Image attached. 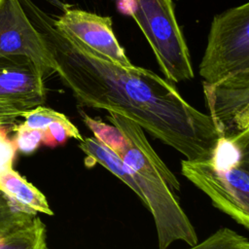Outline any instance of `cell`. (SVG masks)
Wrapping results in <instances>:
<instances>
[{
	"instance_id": "cell-1",
	"label": "cell",
	"mask_w": 249,
	"mask_h": 249,
	"mask_svg": "<svg viewBox=\"0 0 249 249\" xmlns=\"http://www.w3.org/2000/svg\"><path fill=\"white\" fill-rule=\"evenodd\" d=\"M19 2L42 34L54 72L79 106L121 115L186 160L210 158L219 138L211 118L188 103L170 82L151 70L112 62L57 28L32 0Z\"/></svg>"
},
{
	"instance_id": "cell-2",
	"label": "cell",
	"mask_w": 249,
	"mask_h": 249,
	"mask_svg": "<svg viewBox=\"0 0 249 249\" xmlns=\"http://www.w3.org/2000/svg\"><path fill=\"white\" fill-rule=\"evenodd\" d=\"M107 120L128 140L127 146L119 156L128 168L145 206L153 216L159 249H167L175 241L196 245L198 238L195 227L174 195V192H180L181 185L152 148L144 130L116 113H110Z\"/></svg>"
},
{
	"instance_id": "cell-3",
	"label": "cell",
	"mask_w": 249,
	"mask_h": 249,
	"mask_svg": "<svg viewBox=\"0 0 249 249\" xmlns=\"http://www.w3.org/2000/svg\"><path fill=\"white\" fill-rule=\"evenodd\" d=\"M118 8L140 27L168 81L179 83L194 78L189 50L176 20L172 0H118Z\"/></svg>"
},
{
	"instance_id": "cell-4",
	"label": "cell",
	"mask_w": 249,
	"mask_h": 249,
	"mask_svg": "<svg viewBox=\"0 0 249 249\" xmlns=\"http://www.w3.org/2000/svg\"><path fill=\"white\" fill-rule=\"evenodd\" d=\"M245 70H249L248 3L214 17L199 75L212 84Z\"/></svg>"
},
{
	"instance_id": "cell-5",
	"label": "cell",
	"mask_w": 249,
	"mask_h": 249,
	"mask_svg": "<svg viewBox=\"0 0 249 249\" xmlns=\"http://www.w3.org/2000/svg\"><path fill=\"white\" fill-rule=\"evenodd\" d=\"M181 172L213 206L249 230V159L226 170L214 168L207 160H183Z\"/></svg>"
},
{
	"instance_id": "cell-6",
	"label": "cell",
	"mask_w": 249,
	"mask_h": 249,
	"mask_svg": "<svg viewBox=\"0 0 249 249\" xmlns=\"http://www.w3.org/2000/svg\"><path fill=\"white\" fill-rule=\"evenodd\" d=\"M208 116L220 136L249 133V70L218 82H202Z\"/></svg>"
},
{
	"instance_id": "cell-7",
	"label": "cell",
	"mask_w": 249,
	"mask_h": 249,
	"mask_svg": "<svg viewBox=\"0 0 249 249\" xmlns=\"http://www.w3.org/2000/svg\"><path fill=\"white\" fill-rule=\"evenodd\" d=\"M15 55L30 58L44 77L54 72L43 36L27 17L19 0H1L0 57Z\"/></svg>"
},
{
	"instance_id": "cell-8",
	"label": "cell",
	"mask_w": 249,
	"mask_h": 249,
	"mask_svg": "<svg viewBox=\"0 0 249 249\" xmlns=\"http://www.w3.org/2000/svg\"><path fill=\"white\" fill-rule=\"evenodd\" d=\"M62 10L60 16L53 18V24L57 28L114 63L122 66L133 65L114 34L110 17L64 5Z\"/></svg>"
},
{
	"instance_id": "cell-9",
	"label": "cell",
	"mask_w": 249,
	"mask_h": 249,
	"mask_svg": "<svg viewBox=\"0 0 249 249\" xmlns=\"http://www.w3.org/2000/svg\"><path fill=\"white\" fill-rule=\"evenodd\" d=\"M44 75L30 58L0 57V101L24 112L43 105L47 91Z\"/></svg>"
},
{
	"instance_id": "cell-10",
	"label": "cell",
	"mask_w": 249,
	"mask_h": 249,
	"mask_svg": "<svg viewBox=\"0 0 249 249\" xmlns=\"http://www.w3.org/2000/svg\"><path fill=\"white\" fill-rule=\"evenodd\" d=\"M0 192L22 211L34 215H53L45 195L13 167L0 172Z\"/></svg>"
},
{
	"instance_id": "cell-11",
	"label": "cell",
	"mask_w": 249,
	"mask_h": 249,
	"mask_svg": "<svg viewBox=\"0 0 249 249\" xmlns=\"http://www.w3.org/2000/svg\"><path fill=\"white\" fill-rule=\"evenodd\" d=\"M78 148L85 154V164L88 167H90L96 163L102 165L114 176L124 183L131 191H133L145 206L144 198L135 182L131 178L128 168L117 153L99 142L94 137L83 138V140L79 141Z\"/></svg>"
},
{
	"instance_id": "cell-12",
	"label": "cell",
	"mask_w": 249,
	"mask_h": 249,
	"mask_svg": "<svg viewBox=\"0 0 249 249\" xmlns=\"http://www.w3.org/2000/svg\"><path fill=\"white\" fill-rule=\"evenodd\" d=\"M0 249H49L45 224L37 215L33 216L1 234Z\"/></svg>"
},
{
	"instance_id": "cell-13",
	"label": "cell",
	"mask_w": 249,
	"mask_h": 249,
	"mask_svg": "<svg viewBox=\"0 0 249 249\" xmlns=\"http://www.w3.org/2000/svg\"><path fill=\"white\" fill-rule=\"evenodd\" d=\"M249 159V133L237 137L220 136L206 160L216 169H230Z\"/></svg>"
},
{
	"instance_id": "cell-14",
	"label": "cell",
	"mask_w": 249,
	"mask_h": 249,
	"mask_svg": "<svg viewBox=\"0 0 249 249\" xmlns=\"http://www.w3.org/2000/svg\"><path fill=\"white\" fill-rule=\"evenodd\" d=\"M83 123L93 133V137L113 150L118 155L127 146L128 140L124 133L114 124H108L103 121L92 118L82 109H79Z\"/></svg>"
},
{
	"instance_id": "cell-15",
	"label": "cell",
	"mask_w": 249,
	"mask_h": 249,
	"mask_svg": "<svg viewBox=\"0 0 249 249\" xmlns=\"http://www.w3.org/2000/svg\"><path fill=\"white\" fill-rule=\"evenodd\" d=\"M187 249H249V241L229 228H221L201 242Z\"/></svg>"
},
{
	"instance_id": "cell-16",
	"label": "cell",
	"mask_w": 249,
	"mask_h": 249,
	"mask_svg": "<svg viewBox=\"0 0 249 249\" xmlns=\"http://www.w3.org/2000/svg\"><path fill=\"white\" fill-rule=\"evenodd\" d=\"M11 131L14 133L12 141L17 149V152L24 155H31L42 144V131L30 128L24 125L22 123L13 124Z\"/></svg>"
},
{
	"instance_id": "cell-17",
	"label": "cell",
	"mask_w": 249,
	"mask_h": 249,
	"mask_svg": "<svg viewBox=\"0 0 249 249\" xmlns=\"http://www.w3.org/2000/svg\"><path fill=\"white\" fill-rule=\"evenodd\" d=\"M35 216L13 205L0 192V235Z\"/></svg>"
},
{
	"instance_id": "cell-18",
	"label": "cell",
	"mask_w": 249,
	"mask_h": 249,
	"mask_svg": "<svg viewBox=\"0 0 249 249\" xmlns=\"http://www.w3.org/2000/svg\"><path fill=\"white\" fill-rule=\"evenodd\" d=\"M9 131L10 130H6L0 133V172L13 167L17 153L12 139L9 138Z\"/></svg>"
},
{
	"instance_id": "cell-19",
	"label": "cell",
	"mask_w": 249,
	"mask_h": 249,
	"mask_svg": "<svg viewBox=\"0 0 249 249\" xmlns=\"http://www.w3.org/2000/svg\"><path fill=\"white\" fill-rule=\"evenodd\" d=\"M21 111L17 108L0 101V124L13 125L17 124V121L21 116Z\"/></svg>"
},
{
	"instance_id": "cell-20",
	"label": "cell",
	"mask_w": 249,
	"mask_h": 249,
	"mask_svg": "<svg viewBox=\"0 0 249 249\" xmlns=\"http://www.w3.org/2000/svg\"><path fill=\"white\" fill-rule=\"evenodd\" d=\"M11 127H12V125L9 126V125H2V124H0V133L4 132L6 130H11Z\"/></svg>"
},
{
	"instance_id": "cell-21",
	"label": "cell",
	"mask_w": 249,
	"mask_h": 249,
	"mask_svg": "<svg viewBox=\"0 0 249 249\" xmlns=\"http://www.w3.org/2000/svg\"><path fill=\"white\" fill-rule=\"evenodd\" d=\"M0 2H1V0H0Z\"/></svg>"
}]
</instances>
